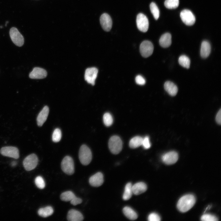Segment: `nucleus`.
Wrapping results in <instances>:
<instances>
[{
    "instance_id": "obj_1",
    "label": "nucleus",
    "mask_w": 221,
    "mask_h": 221,
    "mask_svg": "<svg viewBox=\"0 0 221 221\" xmlns=\"http://www.w3.org/2000/svg\"><path fill=\"white\" fill-rule=\"evenodd\" d=\"M196 201V198L193 195H185L179 200L177 205V208L180 212H185L193 207Z\"/></svg>"
},
{
    "instance_id": "obj_2",
    "label": "nucleus",
    "mask_w": 221,
    "mask_h": 221,
    "mask_svg": "<svg viewBox=\"0 0 221 221\" xmlns=\"http://www.w3.org/2000/svg\"><path fill=\"white\" fill-rule=\"evenodd\" d=\"M79 161L82 165H88L92 158V154L90 148L85 145H81L79 150Z\"/></svg>"
},
{
    "instance_id": "obj_3",
    "label": "nucleus",
    "mask_w": 221,
    "mask_h": 221,
    "mask_svg": "<svg viewBox=\"0 0 221 221\" xmlns=\"http://www.w3.org/2000/svg\"><path fill=\"white\" fill-rule=\"evenodd\" d=\"M108 146L112 153L115 154H118L120 152L122 149V141L118 136H112L109 140Z\"/></svg>"
},
{
    "instance_id": "obj_4",
    "label": "nucleus",
    "mask_w": 221,
    "mask_h": 221,
    "mask_svg": "<svg viewBox=\"0 0 221 221\" xmlns=\"http://www.w3.org/2000/svg\"><path fill=\"white\" fill-rule=\"evenodd\" d=\"M61 166L63 172L67 174L72 175L74 173V161L72 158L69 156H66L63 159Z\"/></svg>"
},
{
    "instance_id": "obj_5",
    "label": "nucleus",
    "mask_w": 221,
    "mask_h": 221,
    "mask_svg": "<svg viewBox=\"0 0 221 221\" xmlns=\"http://www.w3.org/2000/svg\"><path fill=\"white\" fill-rule=\"evenodd\" d=\"M9 33L12 41L15 45L18 47H21L23 45L24 37L17 28L12 27L10 29Z\"/></svg>"
},
{
    "instance_id": "obj_6",
    "label": "nucleus",
    "mask_w": 221,
    "mask_h": 221,
    "mask_svg": "<svg viewBox=\"0 0 221 221\" xmlns=\"http://www.w3.org/2000/svg\"><path fill=\"white\" fill-rule=\"evenodd\" d=\"M38 158L34 153L30 154L26 157L23 161V165L25 169L29 171L34 169L37 166Z\"/></svg>"
},
{
    "instance_id": "obj_7",
    "label": "nucleus",
    "mask_w": 221,
    "mask_h": 221,
    "mask_svg": "<svg viewBox=\"0 0 221 221\" xmlns=\"http://www.w3.org/2000/svg\"><path fill=\"white\" fill-rule=\"evenodd\" d=\"M154 47L153 44L148 41H145L141 44L140 50L142 56L146 58L150 56L153 53Z\"/></svg>"
},
{
    "instance_id": "obj_8",
    "label": "nucleus",
    "mask_w": 221,
    "mask_h": 221,
    "mask_svg": "<svg viewBox=\"0 0 221 221\" xmlns=\"http://www.w3.org/2000/svg\"><path fill=\"white\" fill-rule=\"evenodd\" d=\"M180 17L182 21L187 25H192L195 22L196 18L194 15L188 10H182L180 13Z\"/></svg>"
},
{
    "instance_id": "obj_9",
    "label": "nucleus",
    "mask_w": 221,
    "mask_h": 221,
    "mask_svg": "<svg viewBox=\"0 0 221 221\" xmlns=\"http://www.w3.org/2000/svg\"><path fill=\"white\" fill-rule=\"evenodd\" d=\"M136 24L139 30L143 32L147 31L149 28V21L147 18L144 14L139 13L137 15Z\"/></svg>"
},
{
    "instance_id": "obj_10",
    "label": "nucleus",
    "mask_w": 221,
    "mask_h": 221,
    "mask_svg": "<svg viewBox=\"0 0 221 221\" xmlns=\"http://www.w3.org/2000/svg\"><path fill=\"white\" fill-rule=\"evenodd\" d=\"M1 154L5 156L18 159L19 157V151L16 147L11 146H5L0 149Z\"/></svg>"
},
{
    "instance_id": "obj_11",
    "label": "nucleus",
    "mask_w": 221,
    "mask_h": 221,
    "mask_svg": "<svg viewBox=\"0 0 221 221\" xmlns=\"http://www.w3.org/2000/svg\"><path fill=\"white\" fill-rule=\"evenodd\" d=\"M98 73V70L95 67H91L87 68L85 70V80L88 83L94 85Z\"/></svg>"
},
{
    "instance_id": "obj_12",
    "label": "nucleus",
    "mask_w": 221,
    "mask_h": 221,
    "mask_svg": "<svg viewBox=\"0 0 221 221\" xmlns=\"http://www.w3.org/2000/svg\"><path fill=\"white\" fill-rule=\"evenodd\" d=\"M178 155L175 151H171L164 154L161 157L162 161L167 165L175 163L178 160Z\"/></svg>"
},
{
    "instance_id": "obj_13",
    "label": "nucleus",
    "mask_w": 221,
    "mask_h": 221,
    "mask_svg": "<svg viewBox=\"0 0 221 221\" xmlns=\"http://www.w3.org/2000/svg\"><path fill=\"white\" fill-rule=\"evenodd\" d=\"M100 21L101 25L104 30L107 32L110 31L112 27V22L109 15L107 13L103 14L100 16Z\"/></svg>"
},
{
    "instance_id": "obj_14",
    "label": "nucleus",
    "mask_w": 221,
    "mask_h": 221,
    "mask_svg": "<svg viewBox=\"0 0 221 221\" xmlns=\"http://www.w3.org/2000/svg\"><path fill=\"white\" fill-rule=\"evenodd\" d=\"M47 72L44 69L39 67H35L29 75L32 79H42L46 77Z\"/></svg>"
},
{
    "instance_id": "obj_15",
    "label": "nucleus",
    "mask_w": 221,
    "mask_h": 221,
    "mask_svg": "<svg viewBox=\"0 0 221 221\" xmlns=\"http://www.w3.org/2000/svg\"><path fill=\"white\" fill-rule=\"evenodd\" d=\"M90 184L93 187H98L101 185L103 182V176L101 172H98L90 177Z\"/></svg>"
},
{
    "instance_id": "obj_16",
    "label": "nucleus",
    "mask_w": 221,
    "mask_h": 221,
    "mask_svg": "<svg viewBox=\"0 0 221 221\" xmlns=\"http://www.w3.org/2000/svg\"><path fill=\"white\" fill-rule=\"evenodd\" d=\"M67 219L69 221H81L83 219V217L80 212L72 209L69 210L68 213Z\"/></svg>"
},
{
    "instance_id": "obj_17",
    "label": "nucleus",
    "mask_w": 221,
    "mask_h": 221,
    "mask_svg": "<svg viewBox=\"0 0 221 221\" xmlns=\"http://www.w3.org/2000/svg\"><path fill=\"white\" fill-rule=\"evenodd\" d=\"M49 112L47 106H45L39 113L37 117V122L38 126H41L46 120Z\"/></svg>"
},
{
    "instance_id": "obj_18",
    "label": "nucleus",
    "mask_w": 221,
    "mask_h": 221,
    "mask_svg": "<svg viewBox=\"0 0 221 221\" xmlns=\"http://www.w3.org/2000/svg\"><path fill=\"white\" fill-rule=\"evenodd\" d=\"M211 51V46L209 42L207 41H202L201 46L200 54L201 57L204 58H207Z\"/></svg>"
},
{
    "instance_id": "obj_19",
    "label": "nucleus",
    "mask_w": 221,
    "mask_h": 221,
    "mask_svg": "<svg viewBox=\"0 0 221 221\" xmlns=\"http://www.w3.org/2000/svg\"><path fill=\"white\" fill-rule=\"evenodd\" d=\"M147 189V186L145 183L143 182L137 183L132 186L133 194L138 195L145 192Z\"/></svg>"
},
{
    "instance_id": "obj_20",
    "label": "nucleus",
    "mask_w": 221,
    "mask_h": 221,
    "mask_svg": "<svg viewBox=\"0 0 221 221\" xmlns=\"http://www.w3.org/2000/svg\"><path fill=\"white\" fill-rule=\"evenodd\" d=\"M165 90L172 96H175L178 92L177 86L173 82L170 81H166L164 85Z\"/></svg>"
},
{
    "instance_id": "obj_21",
    "label": "nucleus",
    "mask_w": 221,
    "mask_h": 221,
    "mask_svg": "<svg viewBox=\"0 0 221 221\" xmlns=\"http://www.w3.org/2000/svg\"><path fill=\"white\" fill-rule=\"evenodd\" d=\"M171 35L169 33H166L161 37L159 42L160 45L162 47L166 48L171 45L172 43Z\"/></svg>"
},
{
    "instance_id": "obj_22",
    "label": "nucleus",
    "mask_w": 221,
    "mask_h": 221,
    "mask_svg": "<svg viewBox=\"0 0 221 221\" xmlns=\"http://www.w3.org/2000/svg\"><path fill=\"white\" fill-rule=\"evenodd\" d=\"M123 211L125 216L130 220H134L137 218L138 215L137 213L130 207H125L123 208Z\"/></svg>"
},
{
    "instance_id": "obj_23",
    "label": "nucleus",
    "mask_w": 221,
    "mask_h": 221,
    "mask_svg": "<svg viewBox=\"0 0 221 221\" xmlns=\"http://www.w3.org/2000/svg\"><path fill=\"white\" fill-rule=\"evenodd\" d=\"M53 211V209L52 207L48 206L40 208L38 211V213L40 216L45 218L52 215Z\"/></svg>"
},
{
    "instance_id": "obj_24",
    "label": "nucleus",
    "mask_w": 221,
    "mask_h": 221,
    "mask_svg": "<svg viewBox=\"0 0 221 221\" xmlns=\"http://www.w3.org/2000/svg\"><path fill=\"white\" fill-rule=\"evenodd\" d=\"M143 138L140 136H136L130 139L129 143L130 147L133 149L138 148L142 145Z\"/></svg>"
},
{
    "instance_id": "obj_25",
    "label": "nucleus",
    "mask_w": 221,
    "mask_h": 221,
    "mask_svg": "<svg viewBox=\"0 0 221 221\" xmlns=\"http://www.w3.org/2000/svg\"><path fill=\"white\" fill-rule=\"evenodd\" d=\"M132 186V184L130 182L127 183L126 185L122 197L124 200H128L131 197L133 194Z\"/></svg>"
},
{
    "instance_id": "obj_26",
    "label": "nucleus",
    "mask_w": 221,
    "mask_h": 221,
    "mask_svg": "<svg viewBox=\"0 0 221 221\" xmlns=\"http://www.w3.org/2000/svg\"><path fill=\"white\" fill-rule=\"evenodd\" d=\"M76 197L72 191H68L61 193L60 196V198L62 201L68 202L72 201Z\"/></svg>"
},
{
    "instance_id": "obj_27",
    "label": "nucleus",
    "mask_w": 221,
    "mask_h": 221,
    "mask_svg": "<svg viewBox=\"0 0 221 221\" xmlns=\"http://www.w3.org/2000/svg\"><path fill=\"white\" fill-rule=\"evenodd\" d=\"M179 64L186 68H189L190 64V60L188 57L185 55L180 56L178 59Z\"/></svg>"
},
{
    "instance_id": "obj_28",
    "label": "nucleus",
    "mask_w": 221,
    "mask_h": 221,
    "mask_svg": "<svg viewBox=\"0 0 221 221\" xmlns=\"http://www.w3.org/2000/svg\"><path fill=\"white\" fill-rule=\"evenodd\" d=\"M179 3V0H165L164 5L168 9H174L178 7Z\"/></svg>"
},
{
    "instance_id": "obj_29",
    "label": "nucleus",
    "mask_w": 221,
    "mask_h": 221,
    "mask_svg": "<svg viewBox=\"0 0 221 221\" xmlns=\"http://www.w3.org/2000/svg\"><path fill=\"white\" fill-rule=\"evenodd\" d=\"M150 11L154 18L157 20L159 17L160 12L159 9L156 4L152 2L150 5Z\"/></svg>"
},
{
    "instance_id": "obj_30",
    "label": "nucleus",
    "mask_w": 221,
    "mask_h": 221,
    "mask_svg": "<svg viewBox=\"0 0 221 221\" xmlns=\"http://www.w3.org/2000/svg\"><path fill=\"white\" fill-rule=\"evenodd\" d=\"M103 119L104 124L107 126H110L113 123V117L109 113H106L104 114Z\"/></svg>"
},
{
    "instance_id": "obj_31",
    "label": "nucleus",
    "mask_w": 221,
    "mask_h": 221,
    "mask_svg": "<svg viewBox=\"0 0 221 221\" xmlns=\"http://www.w3.org/2000/svg\"><path fill=\"white\" fill-rule=\"evenodd\" d=\"M61 132L60 129H56L53 132L52 140L54 142H57L60 141L61 138Z\"/></svg>"
},
{
    "instance_id": "obj_32",
    "label": "nucleus",
    "mask_w": 221,
    "mask_h": 221,
    "mask_svg": "<svg viewBox=\"0 0 221 221\" xmlns=\"http://www.w3.org/2000/svg\"><path fill=\"white\" fill-rule=\"evenodd\" d=\"M201 220L203 221H217L218 220L215 216L209 214L202 215L201 217Z\"/></svg>"
},
{
    "instance_id": "obj_33",
    "label": "nucleus",
    "mask_w": 221,
    "mask_h": 221,
    "mask_svg": "<svg viewBox=\"0 0 221 221\" xmlns=\"http://www.w3.org/2000/svg\"><path fill=\"white\" fill-rule=\"evenodd\" d=\"M35 183L37 186L39 188H44L45 186V181L43 178L40 176H37L35 180Z\"/></svg>"
},
{
    "instance_id": "obj_34",
    "label": "nucleus",
    "mask_w": 221,
    "mask_h": 221,
    "mask_svg": "<svg viewBox=\"0 0 221 221\" xmlns=\"http://www.w3.org/2000/svg\"><path fill=\"white\" fill-rule=\"evenodd\" d=\"M151 145L149 138L148 136H146L143 138L142 145L144 149H148L150 148Z\"/></svg>"
},
{
    "instance_id": "obj_35",
    "label": "nucleus",
    "mask_w": 221,
    "mask_h": 221,
    "mask_svg": "<svg viewBox=\"0 0 221 221\" xmlns=\"http://www.w3.org/2000/svg\"><path fill=\"white\" fill-rule=\"evenodd\" d=\"M149 221H159L161 220L160 216L156 213H152L149 214L148 217Z\"/></svg>"
},
{
    "instance_id": "obj_36",
    "label": "nucleus",
    "mask_w": 221,
    "mask_h": 221,
    "mask_svg": "<svg viewBox=\"0 0 221 221\" xmlns=\"http://www.w3.org/2000/svg\"><path fill=\"white\" fill-rule=\"evenodd\" d=\"M135 81L137 84L140 85H143L145 83V79L142 76L140 75H138L136 76Z\"/></svg>"
},
{
    "instance_id": "obj_37",
    "label": "nucleus",
    "mask_w": 221,
    "mask_h": 221,
    "mask_svg": "<svg viewBox=\"0 0 221 221\" xmlns=\"http://www.w3.org/2000/svg\"><path fill=\"white\" fill-rule=\"evenodd\" d=\"M82 202L81 199L76 197L72 200L70 201V203L73 205H76L81 204Z\"/></svg>"
},
{
    "instance_id": "obj_38",
    "label": "nucleus",
    "mask_w": 221,
    "mask_h": 221,
    "mask_svg": "<svg viewBox=\"0 0 221 221\" xmlns=\"http://www.w3.org/2000/svg\"><path fill=\"white\" fill-rule=\"evenodd\" d=\"M215 120L217 123L219 125L221 124V110L220 109L216 114Z\"/></svg>"
}]
</instances>
